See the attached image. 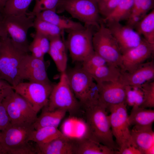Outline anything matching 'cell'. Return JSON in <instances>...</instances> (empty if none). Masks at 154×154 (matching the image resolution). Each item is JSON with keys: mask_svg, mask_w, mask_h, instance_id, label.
<instances>
[{"mask_svg": "<svg viewBox=\"0 0 154 154\" xmlns=\"http://www.w3.org/2000/svg\"><path fill=\"white\" fill-rule=\"evenodd\" d=\"M63 11L84 26L98 29L102 21L97 0H62L56 12Z\"/></svg>", "mask_w": 154, "mask_h": 154, "instance_id": "cell-6", "label": "cell"}, {"mask_svg": "<svg viewBox=\"0 0 154 154\" xmlns=\"http://www.w3.org/2000/svg\"><path fill=\"white\" fill-rule=\"evenodd\" d=\"M10 119L2 103H0V131H2L11 125Z\"/></svg>", "mask_w": 154, "mask_h": 154, "instance_id": "cell-38", "label": "cell"}, {"mask_svg": "<svg viewBox=\"0 0 154 154\" xmlns=\"http://www.w3.org/2000/svg\"><path fill=\"white\" fill-rule=\"evenodd\" d=\"M33 27L35 28L36 33L45 36L50 41L64 35V31L58 27L36 17L34 19Z\"/></svg>", "mask_w": 154, "mask_h": 154, "instance_id": "cell-27", "label": "cell"}, {"mask_svg": "<svg viewBox=\"0 0 154 154\" xmlns=\"http://www.w3.org/2000/svg\"><path fill=\"white\" fill-rule=\"evenodd\" d=\"M34 0H8L3 9V16L27 14L30 4Z\"/></svg>", "mask_w": 154, "mask_h": 154, "instance_id": "cell-29", "label": "cell"}, {"mask_svg": "<svg viewBox=\"0 0 154 154\" xmlns=\"http://www.w3.org/2000/svg\"><path fill=\"white\" fill-rule=\"evenodd\" d=\"M19 75L21 82L25 80L29 82L51 83L48 76L44 60L37 58L28 54L20 64Z\"/></svg>", "mask_w": 154, "mask_h": 154, "instance_id": "cell-12", "label": "cell"}, {"mask_svg": "<svg viewBox=\"0 0 154 154\" xmlns=\"http://www.w3.org/2000/svg\"><path fill=\"white\" fill-rule=\"evenodd\" d=\"M154 51V45L142 38L137 46L122 54L119 67L122 71L131 72L149 58Z\"/></svg>", "mask_w": 154, "mask_h": 154, "instance_id": "cell-13", "label": "cell"}, {"mask_svg": "<svg viewBox=\"0 0 154 154\" xmlns=\"http://www.w3.org/2000/svg\"><path fill=\"white\" fill-rule=\"evenodd\" d=\"M130 132L131 145L138 149L143 154L154 145V132L152 126H133Z\"/></svg>", "mask_w": 154, "mask_h": 154, "instance_id": "cell-18", "label": "cell"}, {"mask_svg": "<svg viewBox=\"0 0 154 154\" xmlns=\"http://www.w3.org/2000/svg\"><path fill=\"white\" fill-rule=\"evenodd\" d=\"M34 17L29 13L3 16L0 21L1 36H8L16 47L28 53L29 44L27 33L29 29L33 27Z\"/></svg>", "mask_w": 154, "mask_h": 154, "instance_id": "cell-3", "label": "cell"}, {"mask_svg": "<svg viewBox=\"0 0 154 154\" xmlns=\"http://www.w3.org/2000/svg\"><path fill=\"white\" fill-rule=\"evenodd\" d=\"M36 154L35 147L29 143L26 145L17 147L9 150L7 154Z\"/></svg>", "mask_w": 154, "mask_h": 154, "instance_id": "cell-39", "label": "cell"}, {"mask_svg": "<svg viewBox=\"0 0 154 154\" xmlns=\"http://www.w3.org/2000/svg\"><path fill=\"white\" fill-rule=\"evenodd\" d=\"M134 0H120L112 12L108 17L103 19L104 23L110 21L120 22L127 20L132 10Z\"/></svg>", "mask_w": 154, "mask_h": 154, "instance_id": "cell-28", "label": "cell"}, {"mask_svg": "<svg viewBox=\"0 0 154 154\" xmlns=\"http://www.w3.org/2000/svg\"><path fill=\"white\" fill-rule=\"evenodd\" d=\"M94 51L109 64L119 67L122 54L118 44L102 21L93 35Z\"/></svg>", "mask_w": 154, "mask_h": 154, "instance_id": "cell-8", "label": "cell"}, {"mask_svg": "<svg viewBox=\"0 0 154 154\" xmlns=\"http://www.w3.org/2000/svg\"><path fill=\"white\" fill-rule=\"evenodd\" d=\"M35 130L33 124L27 122L11 124L1 131L0 143L7 154L10 150L27 144Z\"/></svg>", "mask_w": 154, "mask_h": 154, "instance_id": "cell-11", "label": "cell"}, {"mask_svg": "<svg viewBox=\"0 0 154 154\" xmlns=\"http://www.w3.org/2000/svg\"><path fill=\"white\" fill-rule=\"evenodd\" d=\"M42 109L40 115L33 124L35 130L46 126L58 127L67 112L63 110L50 111L44 108Z\"/></svg>", "mask_w": 154, "mask_h": 154, "instance_id": "cell-22", "label": "cell"}, {"mask_svg": "<svg viewBox=\"0 0 154 154\" xmlns=\"http://www.w3.org/2000/svg\"><path fill=\"white\" fill-rule=\"evenodd\" d=\"M66 71L61 73L59 82L54 85L48 105L43 108L50 111L64 110L73 116L81 106L70 87Z\"/></svg>", "mask_w": 154, "mask_h": 154, "instance_id": "cell-5", "label": "cell"}, {"mask_svg": "<svg viewBox=\"0 0 154 154\" xmlns=\"http://www.w3.org/2000/svg\"><path fill=\"white\" fill-rule=\"evenodd\" d=\"M154 5V0H134L130 15L137 14L144 17L153 8Z\"/></svg>", "mask_w": 154, "mask_h": 154, "instance_id": "cell-36", "label": "cell"}, {"mask_svg": "<svg viewBox=\"0 0 154 154\" xmlns=\"http://www.w3.org/2000/svg\"><path fill=\"white\" fill-rule=\"evenodd\" d=\"M3 17L2 13V10L0 9V21L2 19Z\"/></svg>", "mask_w": 154, "mask_h": 154, "instance_id": "cell-47", "label": "cell"}, {"mask_svg": "<svg viewBox=\"0 0 154 154\" xmlns=\"http://www.w3.org/2000/svg\"><path fill=\"white\" fill-rule=\"evenodd\" d=\"M35 17L50 23L64 31L68 32L82 29L84 27L81 23L64 16L60 15L56 12L52 10L41 11L36 15Z\"/></svg>", "mask_w": 154, "mask_h": 154, "instance_id": "cell-19", "label": "cell"}, {"mask_svg": "<svg viewBox=\"0 0 154 154\" xmlns=\"http://www.w3.org/2000/svg\"><path fill=\"white\" fill-rule=\"evenodd\" d=\"M120 0H97L100 13L104 17L103 19L110 14Z\"/></svg>", "mask_w": 154, "mask_h": 154, "instance_id": "cell-37", "label": "cell"}, {"mask_svg": "<svg viewBox=\"0 0 154 154\" xmlns=\"http://www.w3.org/2000/svg\"><path fill=\"white\" fill-rule=\"evenodd\" d=\"M154 78V62L152 60L141 64L131 72L121 70L119 81L124 85L140 88Z\"/></svg>", "mask_w": 154, "mask_h": 154, "instance_id": "cell-16", "label": "cell"}, {"mask_svg": "<svg viewBox=\"0 0 154 154\" xmlns=\"http://www.w3.org/2000/svg\"><path fill=\"white\" fill-rule=\"evenodd\" d=\"M29 51L31 52V55L33 57L44 60V54L43 52L37 41L34 38L29 45Z\"/></svg>", "mask_w": 154, "mask_h": 154, "instance_id": "cell-42", "label": "cell"}, {"mask_svg": "<svg viewBox=\"0 0 154 154\" xmlns=\"http://www.w3.org/2000/svg\"><path fill=\"white\" fill-rule=\"evenodd\" d=\"M82 62V67L88 72L109 64L105 59L95 52Z\"/></svg>", "mask_w": 154, "mask_h": 154, "instance_id": "cell-35", "label": "cell"}, {"mask_svg": "<svg viewBox=\"0 0 154 154\" xmlns=\"http://www.w3.org/2000/svg\"><path fill=\"white\" fill-rule=\"evenodd\" d=\"M130 126H152L154 121V111L140 107L132 108L128 117Z\"/></svg>", "mask_w": 154, "mask_h": 154, "instance_id": "cell-24", "label": "cell"}, {"mask_svg": "<svg viewBox=\"0 0 154 154\" xmlns=\"http://www.w3.org/2000/svg\"><path fill=\"white\" fill-rule=\"evenodd\" d=\"M94 28L84 26L68 32L65 43L73 62H82L94 52L92 38Z\"/></svg>", "mask_w": 154, "mask_h": 154, "instance_id": "cell-7", "label": "cell"}, {"mask_svg": "<svg viewBox=\"0 0 154 154\" xmlns=\"http://www.w3.org/2000/svg\"><path fill=\"white\" fill-rule=\"evenodd\" d=\"M126 105L123 102L111 106L107 110L110 113L109 117L111 129L118 150L131 145Z\"/></svg>", "mask_w": 154, "mask_h": 154, "instance_id": "cell-10", "label": "cell"}, {"mask_svg": "<svg viewBox=\"0 0 154 154\" xmlns=\"http://www.w3.org/2000/svg\"><path fill=\"white\" fill-rule=\"evenodd\" d=\"M154 154V145L153 146L147 150L144 154Z\"/></svg>", "mask_w": 154, "mask_h": 154, "instance_id": "cell-44", "label": "cell"}, {"mask_svg": "<svg viewBox=\"0 0 154 154\" xmlns=\"http://www.w3.org/2000/svg\"><path fill=\"white\" fill-rule=\"evenodd\" d=\"M35 147L38 154H77L78 139L65 135Z\"/></svg>", "mask_w": 154, "mask_h": 154, "instance_id": "cell-17", "label": "cell"}, {"mask_svg": "<svg viewBox=\"0 0 154 154\" xmlns=\"http://www.w3.org/2000/svg\"><path fill=\"white\" fill-rule=\"evenodd\" d=\"M12 91L1 103L6 110L12 124L27 122L14 99L12 94Z\"/></svg>", "mask_w": 154, "mask_h": 154, "instance_id": "cell-30", "label": "cell"}, {"mask_svg": "<svg viewBox=\"0 0 154 154\" xmlns=\"http://www.w3.org/2000/svg\"><path fill=\"white\" fill-rule=\"evenodd\" d=\"M125 103L133 108L140 107L143 101V92L140 88L125 86Z\"/></svg>", "mask_w": 154, "mask_h": 154, "instance_id": "cell-32", "label": "cell"}, {"mask_svg": "<svg viewBox=\"0 0 154 154\" xmlns=\"http://www.w3.org/2000/svg\"><path fill=\"white\" fill-rule=\"evenodd\" d=\"M96 83L119 80L121 70L119 67L108 64L88 72Z\"/></svg>", "mask_w": 154, "mask_h": 154, "instance_id": "cell-23", "label": "cell"}, {"mask_svg": "<svg viewBox=\"0 0 154 154\" xmlns=\"http://www.w3.org/2000/svg\"><path fill=\"white\" fill-rule=\"evenodd\" d=\"M54 85L51 83L22 82L13 86V88L24 98L38 113L48 105Z\"/></svg>", "mask_w": 154, "mask_h": 154, "instance_id": "cell-9", "label": "cell"}, {"mask_svg": "<svg viewBox=\"0 0 154 154\" xmlns=\"http://www.w3.org/2000/svg\"><path fill=\"white\" fill-rule=\"evenodd\" d=\"M13 90V86L5 80L0 78V103Z\"/></svg>", "mask_w": 154, "mask_h": 154, "instance_id": "cell-41", "label": "cell"}, {"mask_svg": "<svg viewBox=\"0 0 154 154\" xmlns=\"http://www.w3.org/2000/svg\"><path fill=\"white\" fill-rule=\"evenodd\" d=\"M8 0H0V9L2 11Z\"/></svg>", "mask_w": 154, "mask_h": 154, "instance_id": "cell-45", "label": "cell"}, {"mask_svg": "<svg viewBox=\"0 0 154 154\" xmlns=\"http://www.w3.org/2000/svg\"><path fill=\"white\" fill-rule=\"evenodd\" d=\"M63 38V36L50 40L48 52L61 73L66 71L68 61L66 47Z\"/></svg>", "mask_w": 154, "mask_h": 154, "instance_id": "cell-20", "label": "cell"}, {"mask_svg": "<svg viewBox=\"0 0 154 154\" xmlns=\"http://www.w3.org/2000/svg\"><path fill=\"white\" fill-rule=\"evenodd\" d=\"M134 29L150 44L154 45V10L146 14Z\"/></svg>", "mask_w": 154, "mask_h": 154, "instance_id": "cell-26", "label": "cell"}, {"mask_svg": "<svg viewBox=\"0 0 154 154\" xmlns=\"http://www.w3.org/2000/svg\"><path fill=\"white\" fill-rule=\"evenodd\" d=\"M1 37V30H0V38Z\"/></svg>", "mask_w": 154, "mask_h": 154, "instance_id": "cell-48", "label": "cell"}, {"mask_svg": "<svg viewBox=\"0 0 154 154\" xmlns=\"http://www.w3.org/2000/svg\"><path fill=\"white\" fill-rule=\"evenodd\" d=\"M33 38L37 41L43 53L45 54L48 53L50 46L49 39L45 36L36 33Z\"/></svg>", "mask_w": 154, "mask_h": 154, "instance_id": "cell-40", "label": "cell"}, {"mask_svg": "<svg viewBox=\"0 0 154 154\" xmlns=\"http://www.w3.org/2000/svg\"><path fill=\"white\" fill-rule=\"evenodd\" d=\"M35 3L33 9L29 14L35 17L44 11L52 10L56 12L62 0H34Z\"/></svg>", "mask_w": 154, "mask_h": 154, "instance_id": "cell-33", "label": "cell"}, {"mask_svg": "<svg viewBox=\"0 0 154 154\" xmlns=\"http://www.w3.org/2000/svg\"><path fill=\"white\" fill-rule=\"evenodd\" d=\"M66 73L70 87L81 107L99 100L97 83L82 66Z\"/></svg>", "mask_w": 154, "mask_h": 154, "instance_id": "cell-4", "label": "cell"}, {"mask_svg": "<svg viewBox=\"0 0 154 154\" xmlns=\"http://www.w3.org/2000/svg\"><path fill=\"white\" fill-rule=\"evenodd\" d=\"M1 131H0V137H1Z\"/></svg>", "mask_w": 154, "mask_h": 154, "instance_id": "cell-49", "label": "cell"}, {"mask_svg": "<svg viewBox=\"0 0 154 154\" xmlns=\"http://www.w3.org/2000/svg\"><path fill=\"white\" fill-rule=\"evenodd\" d=\"M116 39L122 54L137 46L142 38L133 28L120 22L110 21L105 23Z\"/></svg>", "mask_w": 154, "mask_h": 154, "instance_id": "cell-14", "label": "cell"}, {"mask_svg": "<svg viewBox=\"0 0 154 154\" xmlns=\"http://www.w3.org/2000/svg\"><path fill=\"white\" fill-rule=\"evenodd\" d=\"M140 88L143 95V101L140 107L144 108L154 107V81H151L142 85Z\"/></svg>", "mask_w": 154, "mask_h": 154, "instance_id": "cell-34", "label": "cell"}, {"mask_svg": "<svg viewBox=\"0 0 154 154\" xmlns=\"http://www.w3.org/2000/svg\"><path fill=\"white\" fill-rule=\"evenodd\" d=\"M12 94L26 122L33 124L38 117L37 113L29 103L13 90Z\"/></svg>", "mask_w": 154, "mask_h": 154, "instance_id": "cell-31", "label": "cell"}, {"mask_svg": "<svg viewBox=\"0 0 154 154\" xmlns=\"http://www.w3.org/2000/svg\"><path fill=\"white\" fill-rule=\"evenodd\" d=\"M0 154H7L6 150L0 143Z\"/></svg>", "mask_w": 154, "mask_h": 154, "instance_id": "cell-46", "label": "cell"}, {"mask_svg": "<svg viewBox=\"0 0 154 154\" xmlns=\"http://www.w3.org/2000/svg\"><path fill=\"white\" fill-rule=\"evenodd\" d=\"M77 154H114L115 151L85 136L78 139Z\"/></svg>", "mask_w": 154, "mask_h": 154, "instance_id": "cell-21", "label": "cell"}, {"mask_svg": "<svg viewBox=\"0 0 154 154\" xmlns=\"http://www.w3.org/2000/svg\"><path fill=\"white\" fill-rule=\"evenodd\" d=\"M116 154H143L142 152L134 146L130 145L123 149L115 151Z\"/></svg>", "mask_w": 154, "mask_h": 154, "instance_id": "cell-43", "label": "cell"}, {"mask_svg": "<svg viewBox=\"0 0 154 154\" xmlns=\"http://www.w3.org/2000/svg\"><path fill=\"white\" fill-rule=\"evenodd\" d=\"M27 52L16 47L8 36L0 38V78L13 86L21 82L19 70L22 60Z\"/></svg>", "mask_w": 154, "mask_h": 154, "instance_id": "cell-2", "label": "cell"}, {"mask_svg": "<svg viewBox=\"0 0 154 154\" xmlns=\"http://www.w3.org/2000/svg\"><path fill=\"white\" fill-rule=\"evenodd\" d=\"M97 84L99 100L105 106L107 110L111 106L125 102V86L119 80Z\"/></svg>", "mask_w": 154, "mask_h": 154, "instance_id": "cell-15", "label": "cell"}, {"mask_svg": "<svg viewBox=\"0 0 154 154\" xmlns=\"http://www.w3.org/2000/svg\"><path fill=\"white\" fill-rule=\"evenodd\" d=\"M65 135L57 127H44L35 129L31 135L30 141L35 142L37 145H41Z\"/></svg>", "mask_w": 154, "mask_h": 154, "instance_id": "cell-25", "label": "cell"}, {"mask_svg": "<svg viewBox=\"0 0 154 154\" xmlns=\"http://www.w3.org/2000/svg\"><path fill=\"white\" fill-rule=\"evenodd\" d=\"M83 108L87 128L86 136L115 151H118V147L113 139L105 106L99 100Z\"/></svg>", "mask_w": 154, "mask_h": 154, "instance_id": "cell-1", "label": "cell"}]
</instances>
